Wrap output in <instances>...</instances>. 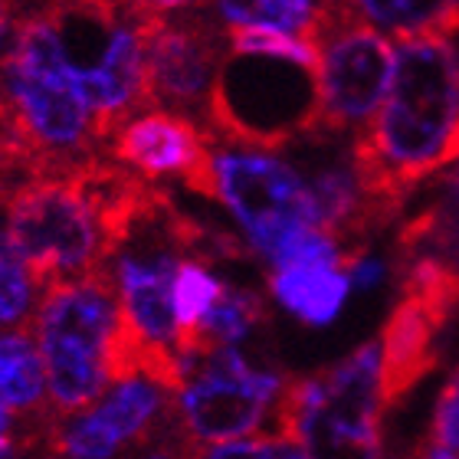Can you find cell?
I'll return each instance as SVG.
<instances>
[{
    "label": "cell",
    "mask_w": 459,
    "mask_h": 459,
    "mask_svg": "<svg viewBox=\"0 0 459 459\" xmlns=\"http://www.w3.org/2000/svg\"><path fill=\"white\" fill-rule=\"evenodd\" d=\"M7 433H13V423H10V411L0 403V437H7Z\"/></svg>",
    "instance_id": "27"
},
{
    "label": "cell",
    "mask_w": 459,
    "mask_h": 459,
    "mask_svg": "<svg viewBox=\"0 0 459 459\" xmlns=\"http://www.w3.org/2000/svg\"><path fill=\"white\" fill-rule=\"evenodd\" d=\"M223 289H227V282L213 276L201 259H184L178 279H174V312H178V328H181L178 348L201 328L204 318L211 316V308L217 306Z\"/></svg>",
    "instance_id": "18"
},
{
    "label": "cell",
    "mask_w": 459,
    "mask_h": 459,
    "mask_svg": "<svg viewBox=\"0 0 459 459\" xmlns=\"http://www.w3.org/2000/svg\"><path fill=\"white\" fill-rule=\"evenodd\" d=\"M112 158L132 168L138 178H181L191 191L217 197L213 152L187 115L168 112V108L134 115L115 134Z\"/></svg>",
    "instance_id": "11"
},
{
    "label": "cell",
    "mask_w": 459,
    "mask_h": 459,
    "mask_svg": "<svg viewBox=\"0 0 459 459\" xmlns=\"http://www.w3.org/2000/svg\"><path fill=\"white\" fill-rule=\"evenodd\" d=\"M47 391V364L39 344L27 332L0 335V403L10 413H43Z\"/></svg>",
    "instance_id": "14"
},
{
    "label": "cell",
    "mask_w": 459,
    "mask_h": 459,
    "mask_svg": "<svg viewBox=\"0 0 459 459\" xmlns=\"http://www.w3.org/2000/svg\"><path fill=\"white\" fill-rule=\"evenodd\" d=\"M430 437L437 446L459 456V371L453 374V381L440 394V403H437V413H433Z\"/></svg>",
    "instance_id": "21"
},
{
    "label": "cell",
    "mask_w": 459,
    "mask_h": 459,
    "mask_svg": "<svg viewBox=\"0 0 459 459\" xmlns=\"http://www.w3.org/2000/svg\"><path fill=\"white\" fill-rule=\"evenodd\" d=\"M318 73L266 56L223 59L207 122L243 148H273L296 132H318Z\"/></svg>",
    "instance_id": "5"
},
{
    "label": "cell",
    "mask_w": 459,
    "mask_h": 459,
    "mask_svg": "<svg viewBox=\"0 0 459 459\" xmlns=\"http://www.w3.org/2000/svg\"><path fill=\"white\" fill-rule=\"evenodd\" d=\"M194 459H308L306 450L289 437H256V440L217 443L211 450H197Z\"/></svg>",
    "instance_id": "20"
},
{
    "label": "cell",
    "mask_w": 459,
    "mask_h": 459,
    "mask_svg": "<svg viewBox=\"0 0 459 459\" xmlns=\"http://www.w3.org/2000/svg\"><path fill=\"white\" fill-rule=\"evenodd\" d=\"M0 142L39 178H69L96 161V118L39 10L13 23V47L0 56Z\"/></svg>",
    "instance_id": "2"
},
{
    "label": "cell",
    "mask_w": 459,
    "mask_h": 459,
    "mask_svg": "<svg viewBox=\"0 0 459 459\" xmlns=\"http://www.w3.org/2000/svg\"><path fill=\"white\" fill-rule=\"evenodd\" d=\"M37 279L10 239L7 223H0V335L20 332L30 316H37Z\"/></svg>",
    "instance_id": "17"
},
{
    "label": "cell",
    "mask_w": 459,
    "mask_h": 459,
    "mask_svg": "<svg viewBox=\"0 0 459 459\" xmlns=\"http://www.w3.org/2000/svg\"><path fill=\"white\" fill-rule=\"evenodd\" d=\"M223 37L204 17H154L144 37L148 99L168 112L211 108L223 66Z\"/></svg>",
    "instance_id": "10"
},
{
    "label": "cell",
    "mask_w": 459,
    "mask_h": 459,
    "mask_svg": "<svg viewBox=\"0 0 459 459\" xmlns=\"http://www.w3.org/2000/svg\"><path fill=\"white\" fill-rule=\"evenodd\" d=\"M344 273H348V279H351V289H358V292H371L377 282L384 279V263L374 256H354L348 266H344Z\"/></svg>",
    "instance_id": "22"
},
{
    "label": "cell",
    "mask_w": 459,
    "mask_h": 459,
    "mask_svg": "<svg viewBox=\"0 0 459 459\" xmlns=\"http://www.w3.org/2000/svg\"><path fill=\"white\" fill-rule=\"evenodd\" d=\"M7 33H10V7H7V0H0V53H4Z\"/></svg>",
    "instance_id": "26"
},
{
    "label": "cell",
    "mask_w": 459,
    "mask_h": 459,
    "mask_svg": "<svg viewBox=\"0 0 459 459\" xmlns=\"http://www.w3.org/2000/svg\"><path fill=\"white\" fill-rule=\"evenodd\" d=\"M230 53L239 56H266V59H282V63H296L302 69L318 73L322 56L312 39H299L289 33H273V30H227Z\"/></svg>",
    "instance_id": "19"
},
{
    "label": "cell",
    "mask_w": 459,
    "mask_h": 459,
    "mask_svg": "<svg viewBox=\"0 0 459 459\" xmlns=\"http://www.w3.org/2000/svg\"><path fill=\"white\" fill-rule=\"evenodd\" d=\"M351 279L342 266H289L269 276V292L289 316L312 328L332 325L348 299Z\"/></svg>",
    "instance_id": "13"
},
{
    "label": "cell",
    "mask_w": 459,
    "mask_h": 459,
    "mask_svg": "<svg viewBox=\"0 0 459 459\" xmlns=\"http://www.w3.org/2000/svg\"><path fill=\"white\" fill-rule=\"evenodd\" d=\"M148 459H174V456H171V453H152Z\"/></svg>",
    "instance_id": "28"
},
{
    "label": "cell",
    "mask_w": 459,
    "mask_h": 459,
    "mask_svg": "<svg viewBox=\"0 0 459 459\" xmlns=\"http://www.w3.org/2000/svg\"><path fill=\"white\" fill-rule=\"evenodd\" d=\"M459 154V43L420 33L397 47V73L371 132L354 142L364 191L397 213L411 187Z\"/></svg>",
    "instance_id": "1"
},
{
    "label": "cell",
    "mask_w": 459,
    "mask_h": 459,
    "mask_svg": "<svg viewBox=\"0 0 459 459\" xmlns=\"http://www.w3.org/2000/svg\"><path fill=\"white\" fill-rule=\"evenodd\" d=\"M318 47V96L322 115L318 132H348L368 122L391 96L397 53L381 30L364 23L348 4H322L312 30Z\"/></svg>",
    "instance_id": "7"
},
{
    "label": "cell",
    "mask_w": 459,
    "mask_h": 459,
    "mask_svg": "<svg viewBox=\"0 0 459 459\" xmlns=\"http://www.w3.org/2000/svg\"><path fill=\"white\" fill-rule=\"evenodd\" d=\"M49 459H56V456H49Z\"/></svg>",
    "instance_id": "29"
},
{
    "label": "cell",
    "mask_w": 459,
    "mask_h": 459,
    "mask_svg": "<svg viewBox=\"0 0 459 459\" xmlns=\"http://www.w3.org/2000/svg\"><path fill=\"white\" fill-rule=\"evenodd\" d=\"M413 459H459V456H453V453H446L443 446H437L433 440H427V443H420V446H417Z\"/></svg>",
    "instance_id": "24"
},
{
    "label": "cell",
    "mask_w": 459,
    "mask_h": 459,
    "mask_svg": "<svg viewBox=\"0 0 459 459\" xmlns=\"http://www.w3.org/2000/svg\"><path fill=\"white\" fill-rule=\"evenodd\" d=\"M47 364L53 413L89 411L112 387V354L122 332V306L112 269L49 286L33 316Z\"/></svg>",
    "instance_id": "3"
},
{
    "label": "cell",
    "mask_w": 459,
    "mask_h": 459,
    "mask_svg": "<svg viewBox=\"0 0 459 459\" xmlns=\"http://www.w3.org/2000/svg\"><path fill=\"white\" fill-rule=\"evenodd\" d=\"M7 230L43 292L112 263L106 223L73 174L23 184L7 201Z\"/></svg>",
    "instance_id": "4"
},
{
    "label": "cell",
    "mask_w": 459,
    "mask_h": 459,
    "mask_svg": "<svg viewBox=\"0 0 459 459\" xmlns=\"http://www.w3.org/2000/svg\"><path fill=\"white\" fill-rule=\"evenodd\" d=\"M286 377L249 364L237 348H217L184 364V387L174 394L178 427L194 446L249 437L286 391Z\"/></svg>",
    "instance_id": "8"
},
{
    "label": "cell",
    "mask_w": 459,
    "mask_h": 459,
    "mask_svg": "<svg viewBox=\"0 0 459 459\" xmlns=\"http://www.w3.org/2000/svg\"><path fill=\"white\" fill-rule=\"evenodd\" d=\"M453 312L413 292H401L381 335L384 407H397L440 361V335Z\"/></svg>",
    "instance_id": "12"
},
{
    "label": "cell",
    "mask_w": 459,
    "mask_h": 459,
    "mask_svg": "<svg viewBox=\"0 0 459 459\" xmlns=\"http://www.w3.org/2000/svg\"><path fill=\"white\" fill-rule=\"evenodd\" d=\"M230 30H273L308 39L318 23L316 0H213Z\"/></svg>",
    "instance_id": "16"
},
{
    "label": "cell",
    "mask_w": 459,
    "mask_h": 459,
    "mask_svg": "<svg viewBox=\"0 0 459 459\" xmlns=\"http://www.w3.org/2000/svg\"><path fill=\"white\" fill-rule=\"evenodd\" d=\"M354 10L403 39L459 30V0H354Z\"/></svg>",
    "instance_id": "15"
},
{
    "label": "cell",
    "mask_w": 459,
    "mask_h": 459,
    "mask_svg": "<svg viewBox=\"0 0 459 459\" xmlns=\"http://www.w3.org/2000/svg\"><path fill=\"white\" fill-rule=\"evenodd\" d=\"M217 201L247 233L249 247L269 266L306 230H322L318 204L306 178L263 148H221L213 152Z\"/></svg>",
    "instance_id": "6"
},
{
    "label": "cell",
    "mask_w": 459,
    "mask_h": 459,
    "mask_svg": "<svg viewBox=\"0 0 459 459\" xmlns=\"http://www.w3.org/2000/svg\"><path fill=\"white\" fill-rule=\"evenodd\" d=\"M171 397L168 387L144 374L125 377L89 411L53 417L47 446L56 459H118L125 446H142L164 430L174 413Z\"/></svg>",
    "instance_id": "9"
},
{
    "label": "cell",
    "mask_w": 459,
    "mask_h": 459,
    "mask_svg": "<svg viewBox=\"0 0 459 459\" xmlns=\"http://www.w3.org/2000/svg\"><path fill=\"white\" fill-rule=\"evenodd\" d=\"M194 4H201V0H134V7L152 13V17H168L174 10H187Z\"/></svg>",
    "instance_id": "23"
},
{
    "label": "cell",
    "mask_w": 459,
    "mask_h": 459,
    "mask_svg": "<svg viewBox=\"0 0 459 459\" xmlns=\"http://www.w3.org/2000/svg\"><path fill=\"white\" fill-rule=\"evenodd\" d=\"M0 459H20V437H0Z\"/></svg>",
    "instance_id": "25"
}]
</instances>
